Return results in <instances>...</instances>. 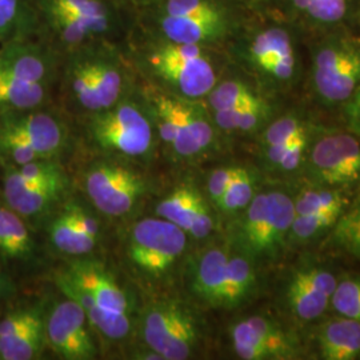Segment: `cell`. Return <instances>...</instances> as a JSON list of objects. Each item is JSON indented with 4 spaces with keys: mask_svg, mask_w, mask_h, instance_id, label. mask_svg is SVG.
<instances>
[{
    "mask_svg": "<svg viewBox=\"0 0 360 360\" xmlns=\"http://www.w3.org/2000/svg\"><path fill=\"white\" fill-rule=\"evenodd\" d=\"M138 80L188 101H205L223 77L224 50L176 43L135 23L123 41Z\"/></svg>",
    "mask_w": 360,
    "mask_h": 360,
    "instance_id": "6da1fadb",
    "label": "cell"
},
{
    "mask_svg": "<svg viewBox=\"0 0 360 360\" xmlns=\"http://www.w3.org/2000/svg\"><path fill=\"white\" fill-rule=\"evenodd\" d=\"M136 86L123 43L98 40L62 56L55 94L62 111L77 120L112 107Z\"/></svg>",
    "mask_w": 360,
    "mask_h": 360,
    "instance_id": "7a4b0ae2",
    "label": "cell"
},
{
    "mask_svg": "<svg viewBox=\"0 0 360 360\" xmlns=\"http://www.w3.org/2000/svg\"><path fill=\"white\" fill-rule=\"evenodd\" d=\"M70 116L58 104L0 114V166L58 159L70 138Z\"/></svg>",
    "mask_w": 360,
    "mask_h": 360,
    "instance_id": "3957f363",
    "label": "cell"
},
{
    "mask_svg": "<svg viewBox=\"0 0 360 360\" xmlns=\"http://www.w3.org/2000/svg\"><path fill=\"white\" fill-rule=\"evenodd\" d=\"M87 141L114 159H142L158 141L154 119L139 87L112 107L77 119Z\"/></svg>",
    "mask_w": 360,
    "mask_h": 360,
    "instance_id": "277c9868",
    "label": "cell"
},
{
    "mask_svg": "<svg viewBox=\"0 0 360 360\" xmlns=\"http://www.w3.org/2000/svg\"><path fill=\"white\" fill-rule=\"evenodd\" d=\"M271 18H248L224 51L229 59L274 87L294 80L297 68L295 40L291 31L270 22Z\"/></svg>",
    "mask_w": 360,
    "mask_h": 360,
    "instance_id": "5b68a950",
    "label": "cell"
},
{
    "mask_svg": "<svg viewBox=\"0 0 360 360\" xmlns=\"http://www.w3.org/2000/svg\"><path fill=\"white\" fill-rule=\"evenodd\" d=\"M139 92L154 119L158 141L174 154L191 159L212 147L218 129L205 101H188L138 80Z\"/></svg>",
    "mask_w": 360,
    "mask_h": 360,
    "instance_id": "8992f818",
    "label": "cell"
},
{
    "mask_svg": "<svg viewBox=\"0 0 360 360\" xmlns=\"http://www.w3.org/2000/svg\"><path fill=\"white\" fill-rule=\"evenodd\" d=\"M294 217V200L287 193H257L233 229V243L250 259H272L288 238Z\"/></svg>",
    "mask_w": 360,
    "mask_h": 360,
    "instance_id": "52a82bcc",
    "label": "cell"
},
{
    "mask_svg": "<svg viewBox=\"0 0 360 360\" xmlns=\"http://www.w3.org/2000/svg\"><path fill=\"white\" fill-rule=\"evenodd\" d=\"M312 87L328 105L345 104L360 87V39L330 35L312 50Z\"/></svg>",
    "mask_w": 360,
    "mask_h": 360,
    "instance_id": "ba28073f",
    "label": "cell"
},
{
    "mask_svg": "<svg viewBox=\"0 0 360 360\" xmlns=\"http://www.w3.org/2000/svg\"><path fill=\"white\" fill-rule=\"evenodd\" d=\"M146 346L163 360L188 359L198 346L199 327L193 312L176 300L150 306L142 319Z\"/></svg>",
    "mask_w": 360,
    "mask_h": 360,
    "instance_id": "9c48e42d",
    "label": "cell"
},
{
    "mask_svg": "<svg viewBox=\"0 0 360 360\" xmlns=\"http://www.w3.org/2000/svg\"><path fill=\"white\" fill-rule=\"evenodd\" d=\"M187 247V232L162 218L139 220L131 229L127 245L129 262L144 275H166Z\"/></svg>",
    "mask_w": 360,
    "mask_h": 360,
    "instance_id": "30bf717a",
    "label": "cell"
},
{
    "mask_svg": "<svg viewBox=\"0 0 360 360\" xmlns=\"http://www.w3.org/2000/svg\"><path fill=\"white\" fill-rule=\"evenodd\" d=\"M84 190L99 212L122 218L142 200L147 181L134 168L111 159L98 162L87 169Z\"/></svg>",
    "mask_w": 360,
    "mask_h": 360,
    "instance_id": "8fae6325",
    "label": "cell"
},
{
    "mask_svg": "<svg viewBox=\"0 0 360 360\" xmlns=\"http://www.w3.org/2000/svg\"><path fill=\"white\" fill-rule=\"evenodd\" d=\"M89 319L80 304L71 297L55 303L44 319L46 345L62 359L90 360L96 356Z\"/></svg>",
    "mask_w": 360,
    "mask_h": 360,
    "instance_id": "7c38bea8",
    "label": "cell"
},
{
    "mask_svg": "<svg viewBox=\"0 0 360 360\" xmlns=\"http://www.w3.org/2000/svg\"><path fill=\"white\" fill-rule=\"evenodd\" d=\"M35 20L71 16L98 27L114 41L123 43L136 23V16L112 0H32ZM37 28V27H35Z\"/></svg>",
    "mask_w": 360,
    "mask_h": 360,
    "instance_id": "4fadbf2b",
    "label": "cell"
},
{
    "mask_svg": "<svg viewBox=\"0 0 360 360\" xmlns=\"http://www.w3.org/2000/svg\"><path fill=\"white\" fill-rule=\"evenodd\" d=\"M311 176L327 186H346L360 179V142L354 134H328L309 151Z\"/></svg>",
    "mask_w": 360,
    "mask_h": 360,
    "instance_id": "5bb4252c",
    "label": "cell"
},
{
    "mask_svg": "<svg viewBox=\"0 0 360 360\" xmlns=\"http://www.w3.org/2000/svg\"><path fill=\"white\" fill-rule=\"evenodd\" d=\"M62 56L37 37L1 43L0 71L28 82L50 84L56 89Z\"/></svg>",
    "mask_w": 360,
    "mask_h": 360,
    "instance_id": "9a60e30c",
    "label": "cell"
},
{
    "mask_svg": "<svg viewBox=\"0 0 360 360\" xmlns=\"http://www.w3.org/2000/svg\"><path fill=\"white\" fill-rule=\"evenodd\" d=\"M233 349L240 359H295V340L281 326L264 316H250L231 328Z\"/></svg>",
    "mask_w": 360,
    "mask_h": 360,
    "instance_id": "2e32d148",
    "label": "cell"
},
{
    "mask_svg": "<svg viewBox=\"0 0 360 360\" xmlns=\"http://www.w3.org/2000/svg\"><path fill=\"white\" fill-rule=\"evenodd\" d=\"M38 260V245L26 219L0 196V271L10 276L23 274Z\"/></svg>",
    "mask_w": 360,
    "mask_h": 360,
    "instance_id": "e0dca14e",
    "label": "cell"
},
{
    "mask_svg": "<svg viewBox=\"0 0 360 360\" xmlns=\"http://www.w3.org/2000/svg\"><path fill=\"white\" fill-rule=\"evenodd\" d=\"M336 278L324 269L297 271L287 287V302L300 321L309 322L322 316L330 306Z\"/></svg>",
    "mask_w": 360,
    "mask_h": 360,
    "instance_id": "ac0fdd59",
    "label": "cell"
},
{
    "mask_svg": "<svg viewBox=\"0 0 360 360\" xmlns=\"http://www.w3.org/2000/svg\"><path fill=\"white\" fill-rule=\"evenodd\" d=\"M62 275L90 294L104 309L116 314H129L131 302L127 292L102 263L77 260Z\"/></svg>",
    "mask_w": 360,
    "mask_h": 360,
    "instance_id": "d6986e66",
    "label": "cell"
},
{
    "mask_svg": "<svg viewBox=\"0 0 360 360\" xmlns=\"http://www.w3.org/2000/svg\"><path fill=\"white\" fill-rule=\"evenodd\" d=\"M156 214L195 239H205L214 229V220L205 199L190 187H180L169 193L156 207Z\"/></svg>",
    "mask_w": 360,
    "mask_h": 360,
    "instance_id": "ffe728a7",
    "label": "cell"
},
{
    "mask_svg": "<svg viewBox=\"0 0 360 360\" xmlns=\"http://www.w3.org/2000/svg\"><path fill=\"white\" fill-rule=\"evenodd\" d=\"M65 188L59 186L40 188L26 187L15 179L11 174L3 169V188L0 196L7 206L31 223L49 214L52 206L59 200Z\"/></svg>",
    "mask_w": 360,
    "mask_h": 360,
    "instance_id": "44dd1931",
    "label": "cell"
},
{
    "mask_svg": "<svg viewBox=\"0 0 360 360\" xmlns=\"http://www.w3.org/2000/svg\"><path fill=\"white\" fill-rule=\"evenodd\" d=\"M56 284L63 295L80 304L94 330L111 340H119L129 335L131 328L129 314H116L104 309L90 294L79 288L62 274L56 278Z\"/></svg>",
    "mask_w": 360,
    "mask_h": 360,
    "instance_id": "7402d4cb",
    "label": "cell"
},
{
    "mask_svg": "<svg viewBox=\"0 0 360 360\" xmlns=\"http://www.w3.org/2000/svg\"><path fill=\"white\" fill-rule=\"evenodd\" d=\"M230 252L223 248H211L196 259L191 272V290L207 304L219 307L220 296L227 275Z\"/></svg>",
    "mask_w": 360,
    "mask_h": 360,
    "instance_id": "603a6c76",
    "label": "cell"
},
{
    "mask_svg": "<svg viewBox=\"0 0 360 360\" xmlns=\"http://www.w3.org/2000/svg\"><path fill=\"white\" fill-rule=\"evenodd\" d=\"M55 91L50 84L28 82L0 71V114L55 103Z\"/></svg>",
    "mask_w": 360,
    "mask_h": 360,
    "instance_id": "cb8c5ba5",
    "label": "cell"
},
{
    "mask_svg": "<svg viewBox=\"0 0 360 360\" xmlns=\"http://www.w3.org/2000/svg\"><path fill=\"white\" fill-rule=\"evenodd\" d=\"M323 359L352 360L360 355V322L339 316L323 324L318 335Z\"/></svg>",
    "mask_w": 360,
    "mask_h": 360,
    "instance_id": "d4e9b609",
    "label": "cell"
},
{
    "mask_svg": "<svg viewBox=\"0 0 360 360\" xmlns=\"http://www.w3.org/2000/svg\"><path fill=\"white\" fill-rule=\"evenodd\" d=\"M52 245L62 254L82 257L95 248L98 240L86 235L77 226L74 203H70L52 219L49 227Z\"/></svg>",
    "mask_w": 360,
    "mask_h": 360,
    "instance_id": "484cf974",
    "label": "cell"
},
{
    "mask_svg": "<svg viewBox=\"0 0 360 360\" xmlns=\"http://www.w3.org/2000/svg\"><path fill=\"white\" fill-rule=\"evenodd\" d=\"M257 287V274L251 259L243 254L231 255L227 262V275L219 307L232 309L245 302Z\"/></svg>",
    "mask_w": 360,
    "mask_h": 360,
    "instance_id": "4316f807",
    "label": "cell"
},
{
    "mask_svg": "<svg viewBox=\"0 0 360 360\" xmlns=\"http://www.w3.org/2000/svg\"><path fill=\"white\" fill-rule=\"evenodd\" d=\"M32 0H0V43L35 37Z\"/></svg>",
    "mask_w": 360,
    "mask_h": 360,
    "instance_id": "83f0119b",
    "label": "cell"
},
{
    "mask_svg": "<svg viewBox=\"0 0 360 360\" xmlns=\"http://www.w3.org/2000/svg\"><path fill=\"white\" fill-rule=\"evenodd\" d=\"M264 101L266 99L243 79L221 77L207 95L205 103L210 111H221Z\"/></svg>",
    "mask_w": 360,
    "mask_h": 360,
    "instance_id": "f1b7e54d",
    "label": "cell"
},
{
    "mask_svg": "<svg viewBox=\"0 0 360 360\" xmlns=\"http://www.w3.org/2000/svg\"><path fill=\"white\" fill-rule=\"evenodd\" d=\"M218 131L224 132H252L260 129L270 116V104H247L221 111H210Z\"/></svg>",
    "mask_w": 360,
    "mask_h": 360,
    "instance_id": "f546056e",
    "label": "cell"
},
{
    "mask_svg": "<svg viewBox=\"0 0 360 360\" xmlns=\"http://www.w3.org/2000/svg\"><path fill=\"white\" fill-rule=\"evenodd\" d=\"M291 4L299 16L318 27L338 26L349 11L348 0H291Z\"/></svg>",
    "mask_w": 360,
    "mask_h": 360,
    "instance_id": "4dcf8cb0",
    "label": "cell"
},
{
    "mask_svg": "<svg viewBox=\"0 0 360 360\" xmlns=\"http://www.w3.org/2000/svg\"><path fill=\"white\" fill-rule=\"evenodd\" d=\"M347 199L336 190H306L294 200L295 215L336 211L343 212Z\"/></svg>",
    "mask_w": 360,
    "mask_h": 360,
    "instance_id": "1f68e13d",
    "label": "cell"
},
{
    "mask_svg": "<svg viewBox=\"0 0 360 360\" xmlns=\"http://www.w3.org/2000/svg\"><path fill=\"white\" fill-rule=\"evenodd\" d=\"M255 195V180L252 174L240 167L226 193L219 199L217 206L224 212H238L245 210Z\"/></svg>",
    "mask_w": 360,
    "mask_h": 360,
    "instance_id": "d6a6232c",
    "label": "cell"
},
{
    "mask_svg": "<svg viewBox=\"0 0 360 360\" xmlns=\"http://www.w3.org/2000/svg\"><path fill=\"white\" fill-rule=\"evenodd\" d=\"M309 132L307 129L297 134L292 141L285 143L283 146H276L264 150L267 162L276 169L281 171H294L299 167L303 155L309 146Z\"/></svg>",
    "mask_w": 360,
    "mask_h": 360,
    "instance_id": "836d02e7",
    "label": "cell"
},
{
    "mask_svg": "<svg viewBox=\"0 0 360 360\" xmlns=\"http://www.w3.org/2000/svg\"><path fill=\"white\" fill-rule=\"evenodd\" d=\"M343 212L336 211H324V212H314L307 215H295L288 238L292 242H307L309 239L327 231L334 227L338 219Z\"/></svg>",
    "mask_w": 360,
    "mask_h": 360,
    "instance_id": "e575fe53",
    "label": "cell"
},
{
    "mask_svg": "<svg viewBox=\"0 0 360 360\" xmlns=\"http://www.w3.org/2000/svg\"><path fill=\"white\" fill-rule=\"evenodd\" d=\"M330 304L339 316L360 322L359 276H347L336 282Z\"/></svg>",
    "mask_w": 360,
    "mask_h": 360,
    "instance_id": "d590c367",
    "label": "cell"
},
{
    "mask_svg": "<svg viewBox=\"0 0 360 360\" xmlns=\"http://www.w3.org/2000/svg\"><path fill=\"white\" fill-rule=\"evenodd\" d=\"M333 238L348 254L360 257V206L340 215L335 223Z\"/></svg>",
    "mask_w": 360,
    "mask_h": 360,
    "instance_id": "8d00e7d4",
    "label": "cell"
},
{
    "mask_svg": "<svg viewBox=\"0 0 360 360\" xmlns=\"http://www.w3.org/2000/svg\"><path fill=\"white\" fill-rule=\"evenodd\" d=\"M307 127L302 123V120L295 115H285L276 119L270 123L262 135L263 150L283 146L285 143L292 141L297 134Z\"/></svg>",
    "mask_w": 360,
    "mask_h": 360,
    "instance_id": "74e56055",
    "label": "cell"
},
{
    "mask_svg": "<svg viewBox=\"0 0 360 360\" xmlns=\"http://www.w3.org/2000/svg\"><path fill=\"white\" fill-rule=\"evenodd\" d=\"M247 18H271L283 0H227Z\"/></svg>",
    "mask_w": 360,
    "mask_h": 360,
    "instance_id": "f35d334b",
    "label": "cell"
},
{
    "mask_svg": "<svg viewBox=\"0 0 360 360\" xmlns=\"http://www.w3.org/2000/svg\"><path fill=\"white\" fill-rule=\"evenodd\" d=\"M240 167H223L215 169L208 179V193L212 202L217 205L221 195L226 193L233 178L238 175Z\"/></svg>",
    "mask_w": 360,
    "mask_h": 360,
    "instance_id": "ab89813d",
    "label": "cell"
},
{
    "mask_svg": "<svg viewBox=\"0 0 360 360\" xmlns=\"http://www.w3.org/2000/svg\"><path fill=\"white\" fill-rule=\"evenodd\" d=\"M345 119L349 131L360 138V87L345 103Z\"/></svg>",
    "mask_w": 360,
    "mask_h": 360,
    "instance_id": "60d3db41",
    "label": "cell"
},
{
    "mask_svg": "<svg viewBox=\"0 0 360 360\" xmlns=\"http://www.w3.org/2000/svg\"><path fill=\"white\" fill-rule=\"evenodd\" d=\"M112 1H115L117 6L123 7L129 13H134L136 19L139 15L150 10L156 3V0H112Z\"/></svg>",
    "mask_w": 360,
    "mask_h": 360,
    "instance_id": "b9f144b4",
    "label": "cell"
},
{
    "mask_svg": "<svg viewBox=\"0 0 360 360\" xmlns=\"http://www.w3.org/2000/svg\"><path fill=\"white\" fill-rule=\"evenodd\" d=\"M13 292H15V287H13V279L0 271V306L8 302L13 295Z\"/></svg>",
    "mask_w": 360,
    "mask_h": 360,
    "instance_id": "7bdbcfd3",
    "label": "cell"
},
{
    "mask_svg": "<svg viewBox=\"0 0 360 360\" xmlns=\"http://www.w3.org/2000/svg\"><path fill=\"white\" fill-rule=\"evenodd\" d=\"M354 1V4L358 7V10H360V0H352Z\"/></svg>",
    "mask_w": 360,
    "mask_h": 360,
    "instance_id": "ee69618b",
    "label": "cell"
}]
</instances>
